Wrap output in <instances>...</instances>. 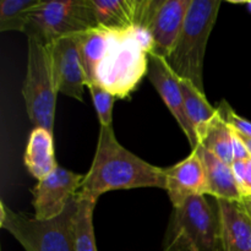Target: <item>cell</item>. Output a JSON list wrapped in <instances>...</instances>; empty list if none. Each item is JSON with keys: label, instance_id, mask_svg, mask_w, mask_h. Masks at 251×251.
I'll use <instances>...</instances> for the list:
<instances>
[{"label": "cell", "instance_id": "8fae6325", "mask_svg": "<svg viewBox=\"0 0 251 251\" xmlns=\"http://www.w3.org/2000/svg\"><path fill=\"white\" fill-rule=\"evenodd\" d=\"M147 76L162 97L163 102L166 103L168 109L171 110L173 117L176 118L179 126L186 135L191 149L195 150L200 145V142H199L195 130H194L193 125L190 124V120L186 114L185 103H184L179 77L172 71L164 58L156 55V54H150L149 55Z\"/></svg>", "mask_w": 251, "mask_h": 251}, {"label": "cell", "instance_id": "7a4b0ae2", "mask_svg": "<svg viewBox=\"0 0 251 251\" xmlns=\"http://www.w3.org/2000/svg\"><path fill=\"white\" fill-rule=\"evenodd\" d=\"M152 50L153 38L145 27L113 29L93 83L102 86L115 98H126L147 74Z\"/></svg>", "mask_w": 251, "mask_h": 251}, {"label": "cell", "instance_id": "7c38bea8", "mask_svg": "<svg viewBox=\"0 0 251 251\" xmlns=\"http://www.w3.org/2000/svg\"><path fill=\"white\" fill-rule=\"evenodd\" d=\"M215 201L221 251H251V216L243 201Z\"/></svg>", "mask_w": 251, "mask_h": 251}, {"label": "cell", "instance_id": "4316f807", "mask_svg": "<svg viewBox=\"0 0 251 251\" xmlns=\"http://www.w3.org/2000/svg\"><path fill=\"white\" fill-rule=\"evenodd\" d=\"M243 203H244L245 208H247L248 212H249L250 216H251V198L244 199V200H243Z\"/></svg>", "mask_w": 251, "mask_h": 251}, {"label": "cell", "instance_id": "52a82bcc", "mask_svg": "<svg viewBox=\"0 0 251 251\" xmlns=\"http://www.w3.org/2000/svg\"><path fill=\"white\" fill-rule=\"evenodd\" d=\"M92 28L86 0L43 1L29 16L24 33L48 46L56 39L75 36Z\"/></svg>", "mask_w": 251, "mask_h": 251}, {"label": "cell", "instance_id": "d4e9b609", "mask_svg": "<svg viewBox=\"0 0 251 251\" xmlns=\"http://www.w3.org/2000/svg\"><path fill=\"white\" fill-rule=\"evenodd\" d=\"M232 129V127H230ZM232 142H233V156H234L235 161H244V159L249 158L250 154L248 152L247 147H245L244 142H243L240 135L232 129Z\"/></svg>", "mask_w": 251, "mask_h": 251}, {"label": "cell", "instance_id": "cb8c5ba5", "mask_svg": "<svg viewBox=\"0 0 251 251\" xmlns=\"http://www.w3.org/2000/svg\"><path fill=\"white\" fill-rule=\"evenodd\" d=\"M232 168L239 185L243 200L251 198V157L244 161L233 162Z\"/></svg>", "mask_w": 251, "mask_h": 251}, {"label": "cell", "instance_id": "484cf974", "mask_svg": "<svg viewBox=\"0 0 251 251\" xmlns=\"http://www.w3.org/2000/svg\"><path fill=\"white\" fill-rule=\"evenodd\" d=\"M238 134H239V132H238ZM239 135H240V137H242L243 142H244L245 147H247L248 152H249V154H250V157H251V137L244 136V135H242V134H239Z\"/></svg>", "mask_w": 251, "mask_h": 251}, {"label": "cell", "instance_id": "44dd1931", "mask_svg": "<svg viewBox=\"0 0 251 251\" xmlns=\"http://www.w3.org/2000/svg\"><path fill=\"white\" fill-rule=\"evenodd\" d=\"M203 147L212 152L213 154L232 166L234 162L233 156V142H232V129L226 122L218 118L215 124L210 127L206 134L205 139L201 141Z\"/></svg>", "mask_w": 251, "mask_h": 251}, {"label": "cell", "instance_id": "e0dca14e", "mask_svg": "<svg viewBox=\"0 0 251 251\" xmlns=\"http://www.w3.org/2000/svg\"><path fill=\"white\" fill-rule=\"evenodd\" d=\"M112 31L113 29L109 28L96 27L76 36L81 65L86 77V86L95 82L96 70L109 46Z\"/></svg>", "mask_w": 251, "mask_h": 251}, {"label": "cell", "instance_id": "603a6c76", "mask_svg": "<svg viewBox=\"0 0 251 251\" xmlns=\"http://www.w3.org/2000/svg\"><path fill=\"white\" fill-rule=\"evenodd\" d=\"M216 109H217L221 119H222L223 122L227 123L232 129H234L235 131L244 135V136L251 137V123L249 120L239 117V115L232 109V107L228 104V102L222 100Z\"/></svg>", "mask_w": 251, "mask_h": 251}, {"label": "cell", "instance_id": "ac0fdd59", "mask_svg": "<svg viewBox=\"0 0 251 251\" xmlns=\"http://www.w3.org/2000/svg\"><path fill=\"white\" fill-rule=\"evenodd\" d=\"M179 82L183 92L186 114L201 144L210 127L220 118V114L217 109L207 102L205 93L199 91L190 81L179 78Z\"/></svg>", "mask_w": 251, "mask_h": 251}, {"label": "cell", "instance_id": "7402d4cb", "mask_svg": "<svg viewBox=\"0 0 251 251\" xmlns=\"http://www.w3.org/2000/svg\"><path fill=\"white\" fill-rule=\"evenodd\" d=\"M87 87L90 88L100 126H110L113 120V104H114L115 97L97 83L88 85Z\"/></svg>", "mask_w": 251, "mask_h": 251}, {"label": "cell", "instance_id": "d6986e66", "mask_svg": "<svg viewBox=\"0 0 251 251\" xmlns=\"http://www.w3.org/2000/svg\"><path fill=\"white\" fill-rule=\"evenodd\" d=\"M96 203V201L77 199V210L73 221L75 251H98L93 228V210Z\"/></svg>", "mask_w": 251, "mask_h": 251}, {"label": "cell", "instance_id": "9c48e42d", "mask_svg": "<svg viewBox=\"0 0 251 251\" xmlns=\"http://www.w3.org/2000/svg\"><path fill=\"white\" fill-rule=\"evenodd\" d=\"M82 180V174L74 173L60 166L56 167L32 189L34 217L44 221L60 216L77 195Z\"/></svg>", "mask_w": 251, "mask_h": 251}, {"label": "cell", "instance_id": "30bf717a", "mask_svg": "<svg viewBox=\"0 0 251 251\" xmlns=\"http://www.w3.org/2000/svg\"><path fill=\"white\" fill-rule=\"evenodd\" d=\"M76 36L64 37L46 46L58 93L82 102L86 77L81 65Z\"/></svg>", "mask_w": 251, "mask_h": 251}, {"label": "cell", "instance_id": "5bb4252c", "mask_svg": "<svg viewBox=\"0 0 251 251\" xmlns=\"http://www.w3.org/2000/svg\"><path fill=\"white\" fill-rule=\"evenodd\" d=\"M144 0H86L91 27L124 29L139 26Z\"/></svg>", "mask_w": 251, "mask_h": 251}, {"label": "cell", "instance_id": "277c9868", "mask_svg": "<svg viewBox=\"0 0 251 251\" xmlns=\"http://www.w3.org/2000/svg\"><path fill=\"white\" fill-rule=\"evenodd\" d=\"M163 245L164 251H221L217 206L198 195L173 207Z\"/></svg>", "mask_w": 251, "mask_h": 251}, {"label": "cell", "instance_id": "83f0119b", "mask_svg": "<svg viewBox=\"0 0 251 251\" xmlns=\"http://www.w3.org/2000/svg\"><path fill=\"white\" fill-rule=\"evenodd\" d=\"M244 4L247 5V6H248V9H249L250 11H251V1H247V2H244Z\"/></svg>", "mask_w": 251, "mask_h": 251}, {"label": "cell", "instance_id": "8992f818", "mask_svg": "<svg viewBox=\"0 0 251 251\" xmlns=\"http://www.w3.org/2000/svg\"><path fill=\"white\" fill-rule=\"evenodd\" d=\"M56 91L49 55L44 44L28 39L27 74L22 86L26 110L34 127L53 132Z\"/></svg>", "mask_w": 251, "mask_h": 251}, {"label": "cell", "instance_id": "9a60e30c", "mask_svg": "<svg viewBox=\"0 0 251 251\" xmlns=\"http://www.w3.org/2000/svg\"><path fill=\"white\" fill-rule=\"evenodd\" d=\"M205 172L207 181V196L230 201H243L239 185L235 179L232 166L223 162L202 145L195 150Z\"/></svg>", "mask_w": 251, "mask_h": 251}, {"label": "cell", "instance_id": "ba28073f", "mask_svg": "<svg viewBox=\"0 0 251 251\" xmlns=\"http://www.w3.org/2000/svg\"><path fill=\"white\" fill-rule=\"evenodd\" d=\"M191 0H144L139 26L153 38L151 54L166 59L179 38Z\"/></svg>", "mask_w": 251, "mask_h": 251}, {"label": "cell", "instance_id": "5b68a950", "mask_svg": "<svg viewBox=\"0 0 251 251\" xmlns=\"http://www.w3.org/2000/svg\"><path fill=\"white\" fill-rule=\"evenodd\" d=\"M0 210V227L7 230L26 251H75L73 221L77 210V196L60 216L51 220L29 218L14 212L2 202Z\"/></svg>", "mask_w": 251, "mask_h": 251}, {"label": "cell", "instance_id": "ffe728a7", "mask_svg": "<svg viewBox=\"0 0 251 251\" xmlns=\"http://www.w3.org/2000/svg\"><path fill=\"white\" fill-rule=\"evenodd\" d=\"M42 0H1L0 31L24 32L29 16Z\"/></svg>", "mask_w": 251, "mask_h": 251}, {"label": "cell", "instance_id": "3957f363", "mask_svg": "<svg viewBox=\"0 0 251 251\" xmlns=\"http://www.w3.org/2000/svg\"><path fill=\"white\" fill-rule=\"evenodd\" d=\"M220 6V0H191L178 41L164 59L179 78L189 80L202 93L206 47Z\"/></svg>", "mask_w": 251, "mask_h": 251}, {"label": "cell", "instance_id": "4fadbf2b", "mask_svg": "<svg viewBox=\"0 0 251 251\" xmlns=\"http://www.w3.org/2000/svg\"><path fill=\"white\" fill-rule=\"evenodd\" d=\"M166 169V189L173 207L181 205L191 196H207V181L202 163L193 151L176 166Z\"/></svg>", "mask_w": 251, "mask_h": 251}, {"label": "cell", "instance_id": "2e32d148", "mask_svg": "<svg viewBox=\"0 0 251 251\" xmlns=\"http://www.w3.org/2000/svg\"><path fill=\"white\" fill-rule=\"evenodd\" d=\"M25 164L27 171L38 181L58 167L54 157L53 132L44 127L32 130L25 152Z\"/></svg>", "mask_w": 251, "mask_h": 251}, {"label": "cell", "instance_id": "6da1fadb", "mask_svg": "<svg viewBox=\"0 0 251 251\" xmlns=\"http://www.w3.org/2000/svg\"><path fill=\"white\" fill-rule=\"evenodd\" d=\"M136 188L166 189V169L152 166L118 142L113 126H100L92 166L77 199L97 202L107 191Z\"/></svg>", "mask_w": 251, "mask_h": 251}]
</instances>
